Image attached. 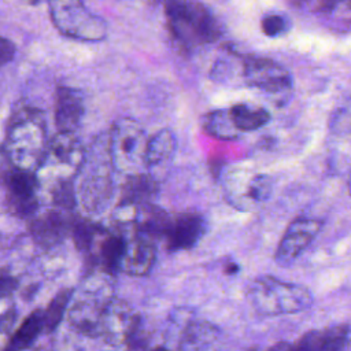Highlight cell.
<instances>
[{"label":"cell","mask_w":351,"mask_h":351,"mask_svg":"<svg viewBox=\"0 0 351 351\" xmlns=\"http://www.w3.org/2000/svg\"><path fill=\"white\" fill-rule=\"evenodd\" d=\"M48 141L44 114L38 108L23 107L11 118L3 148L14 169L34 173Z\"/></svg>","instance_id":"1"},{"label":"cell","mask_w":351,"mask_h":351,"mask_svg":"<svg viewBox=\"0 0 351 351\" xmlns=\"http://www.w3.org/2000/svg\"><path fill=\"white\" fill-rule=\"evenodd\" d=\"M112 171L107 137L100 136L85 149V158L77 174L80 182L75 199H78L85 211L97 214L107 208L114 192Z\"/></svg>","instance_id":"2"},{"label":"cell","mask_w":351,"mask_h":351,"mask_svg":"<svg viewBox=\"0 0 351 351\" xmlns=\"http://www.w3.org/2000/svg\"><path fill=\"white\" fill-rule=\"evenodd\" d=\"M169 29L185 48L215 41L221 36V25L211 11L197 1L167 0Z\"/></svg>","instance_id":"3"},{"label":"cell","mask_w":351,"mask_h":351,"mask_svg":"<svg viewBox=\"0 0 351 351\" xmlns=\"http://www.w3.org/2000/svg\"><path fill=\"white\" fill-rule=\"evenodd\" d=\"M85 148L74 133H60L53 136L34 171L38 185L48 189L73 184L82 166Z\"/></svg>","instance_id":"4"},{"label":"cell","mask_w":351,"mask_h":351,"mask_svg":"<svg viewBox=\"0 0 351 351\" xmlns=\"http://www.w3.org/2000/svg\"><path fill=\"white\" fill-rule=\"evenodd\" d=\"M148 136L132 118L117 119L107 136V149L112 169L126 177L145 173Z\"/></svg>","instance_id":"5"},{"label":"cell","mask_w":351,"mask_h":351,"mask_svg":"<svg viewBox=\"0 0 351 351\" xmlns=\"http://www.w3.org/2000/svg\"><path fill=\"white\" fill-rule=\"evenodd\" d=\"M248 300L258 313L276 315L307 308L313 302V296L302 285L282 282L271 276H263L250 285Z\"/></svg>","instance_id":"6"},{"label":"cell","mask_w":351,"mask_h":351,"mask_svg":"<svg viewBox=\"0 0 351 351\" xmlns=\"http://www.w3.org/2000/svg\"><path fill=\"white\" fill-rule=\"evenodd\" d=\"M47 1L52 23L63 36L81 41H100L106 38V22L93 14L82 0Z\"/></svg>","instance_id":"7"},{"label":"cell","mask_w":351,"mask_h":351,"mask_svg":"<svg viewBox=\"0 0 351 351\" xmlns=\"http://www.w3.org/2000/svg\"><path fill=\"white\" fill-rule=\"evenodd\" d=\"M223 189L229 203L247 208L266 200L271 192V180L262 173H252L241 166L230 167L223 174Z\"/></svg>","instance_id":"8"},{"label":"cell","mask_w":351,"mask_h":351,"mask_svg":"<svg viewBox=\"0 0 351 351\" xmlns=\"http://www.w3.org/2000/svg\"><path fill=\"white\" fill-rule=\"evenodd\" d=\"M243 78L254 88L271 95H282L291 89L289 73L277 62L266 58H250L243 63Z\"/></svg>","instance_id":"9"},{"label":"cell","mask_w":351,"mask_h":351,"mask_svg":"<svg viewBox=\"0 0 351 351\" xmlns=\"http://www.w3.org/2000/svg\"><path fill=\"white\" fill-rule=\"evenodd\" d=\"M8 195L7 204L10 210L18 217H30L38 207V182L32 171L12 169L5 182Z\"/></svg>","instance_id":"10"},{"label":"cell","mask_w":351,"mask_h":351,"mask_svg":"<svg viewBox=\"0 0 351 351\" xmlns=\"http://www.w3.org/2000/svg\"><path fill=\"white\" fill-rule=\"evenodd\" d=\"M321 229V221L314 218H298L287 228L277 252L276 259L280 265H288L296 259L300 252L314 240Z\"/></svg>","instance_id":"11"},{"label":"cell","mask_w":351,"mask_h":351,"mask_svg":"<svg viewBox=\"0 0 351 351\" xmlns=\"http://www.w3.org/2000/svg\"><path fill=\"white\" fill-rule=\"evenodd\" d=\"M176 137L171 130L160 129L148 138L145 173L156 182L166 178L176 155Z\"/></svg>","instance_id":"12"},{"label":"cell","mask_w":351,"mask_h":351,"mask_svg":"<svg viewBox=\"0 0 351 351\" xmlns=\"http://www.w3.org/2000/svg\"><path fill=\"white\" fill-rule=\"evenodd\" d=\"M204 229L206 223L202 215L184 213L173 219H169L163 236L166 237L167 248L170 251L188 250L197 243L204 233Z\"/></svg>","instance_id":"13"},{"label":"cell","mask_w":351,"mask_h":351,"mask_svg":"<svg viewBox=\"0 0 351 351\" xmlns=\"http://www.w3.org/2000/svg\"><path fill=\"white\" fill-rule=\"evenodd\" d=\"M85 112L84 96L70 86H59L55 99V123L60 133H74Z\"/></svg>","instance_id":"14"},{"label":"cell","mask_w":351,"mask_h":351,"mask_svg":"<svg viewBox=\"0 0 351 351\" xmlns=\"http://www.w3.org/2000/svg\"><path fill=\"white\" fill-rule=\"evenodd\" d=\"M71 223L60 210H51L30 222V234L36 243L51 247L64 239Z\"/></svg>","instance_id":"15"},{"label":"cell","mask_w":351,"mask_h":351,"mask_svg":"<svg viewBox=\"0 0 351 351\" xmlns=\"http://www.w3.org/2000/svg\"><path fill=\"white\" fill-rule=\"evenodd\" d=\"M158 191V182L147 173L133 174L126 177L122 188V206L148 204Z\"/></svg>","instance_id":"16"},{"label":"cell","mask_w":351,"mask_h":351,"mask_svg":"<svg viewBox=\"0 0 351 351\" xmlns=\"http://www.w3.org/2000/svg\"><path fill=\"white\" fill-rule=\"evenodd\" d=\"M232 121L239 132H251L265 126L270 121L266 108L248 103H239L229 108Z\"/></svg>","instance_id":"17"},{"label":"cell","mask_w":351,"mask_h":351,"mask_svg":"<svg viewBox=\"0 0 351 351\" xmlns=\"http://www.w3.org/2000/svg\"><path fill=\"white\" fill-rule=\"evenodd\" d=\"M43 329H44V311L34 310L21 324L18 330L10 339L4 351H23L36 340V337L41 333Z\"/></svg>","instance_id":"18"},{"label":"cell","mask_w":351,"mask_h":351,"mask_svg":"<svg viewBox=\"0 0 351 351\" xmlns=\"http://www.w3.org/2000/svg\"><path fill=\"white\" fill-rule=\"evenodd\" d=\"M154 261V247L149 241L140 237L132 244L126 243L125 255L122 259V265H125L126 270L130 273H144L149 269Z\"/></svg>","instance_id":"19"},{"label":"cell","mask_w":351,"mask_h":351,"mask_svg":"<svg viewBox=\"0 0 351 351\" xmlns=\"http://www.w3.org/2000/svg\"><path fill=\"white\" fill-rule=\"evenodd\" d=\"M203 128L208 134L221 140H233L240 134L232 121L229 110H214L206 114Z\"/></svg>","instance_id":"20"},{"label":"cell","mask_w":351,"mask_h":351,"mask_svg":"<svg viewBox=\"0 0 351 351\" xmlns=\"http://www.w3.org/2000/svg\"><path fill=\"white\" fill-rule=\"evenodd\" d=\"M126 250V241L117 234L107 236L100 247V262L108 273H114L121 267Z\"/></svg>","instance_id":"21"},{"label":"cell","mask_w":351,"mask_h":351,"mask_svg":"<svg viewBox=\"0 0 351 351\" xmlns=\"http://www.w3.org/2000/svg\"><path fill=\"white\" fill-rule=\"evenodd\" d=\"M71 289H63L52 299L48 308L44 311V329H47L48 332L56 329L66 313V307L71 299Z\"/></svg>","instance_id":"22"},{"label":"cell","mask_w":351,"mask_h":351,"mask_svg":"<svg viewBox=\"0 0 351 351\" xmlns=\"http://www.w3.org/2000/svg\"><path fill=\"white\" fill-rule=\"evenodd\" d=\"M348 326L330 328L318 336V351H347Z\"/></svg>","instance_id":"23"},{"label":"cell","mask_w":351,"mask_h":351,"mask_svg":"<svg viewBox=\"0 0 351 351\" xmlns=\"http://www.w3.org/2000/svg\"><path fill=\"white\" fill-rule=\"evenodd\" d=\"M71 232L78 250L86 251L90 248L93 237L96 234V226H93L89 221L78 219L71 223Z\"/></svg>","instance_id":"24"},{"label":"cell","mask_w":351,"mask_h":351,"mask_svg":"<svg viewBox=\"0 0 351 351\" xmlns=\"http://www.w3.org/2000/svg\"><path fill=\"white\" fill-rule=\"evenodd\" d=\"M261 27L267 37H278L288 30L289 22L284 15L269 14L262 18Z\"/></svg>","instance_id":"25"},{"label":"cell","mask_w":351,"mask_h":351,"mask_svg":"<svg viewBox=\"0 0 351 351\" xmlns=\"http://www.w3.org/2000/svg\"><path fill=\"white\" fill-rule=\"evenodd\" d=\"M318 332H310L304 335L291 351H318Z\"/></svg>","instance_id":"26"},{"label":"cell","mask_w":351,"mask_h":351,"mask_svg":"<svg viewBox=\"0 0 351 351\" xmlns=\"http://www.w3.org/2000/svg\"><path fill=\"white\" fill-rule=\"evenodd\" d=\"M16 48L12 41L5 37H0V67L10 63L15 56Z\"/></svg>","instance_id":"27"},{"label":"cell","mask_w":351,"mask_h":351,"mask_svg":"<svg viewBox=\"0 0 351 351\" xmlns=\"http://www.w3.org/2000/svg\"><path fill=\"white\" fill-rule=\"evenodd\" d=\"M16 288V280L8 273H0V299L10 296Z\"/></svg>","instance_id":"28"},{"label":"cell","mask_w":351,"mask_h":351,"mask_svg":"<svg viewBox=\"0 0 351 351\" xmlns=\"http://www.w3.org/2000/svg\"><path fill=\"white\" fill-rule=\"evenodd\" d=\"M12 165L4 151L3 147H0V184H4L10 173L12 171Z\"/></svg>","instance_id":"29"},{"label":"cell","mask_w":351,"mask_h":351,"mask_svg":"<svg viewBox=\"0 0 351 351\" xmlns=\"http://www.w3.org/2000/svg\"><path fill=\"white\" fill-rule=\"evenodd\" d=\"M341 0H321L319 1V5H318V10L319 11H325V12H329L332 11Z\"/></svg>","instance_id":"30"},{"label":"cell","mask_w":351,"mask_h":351,"mask_svg":"<svg viewBox=\"0 0 351 351\" xmlns=\"http://www.w3.org/2000/svg\"><path fill=\"white\" fill-rule=\"evenodd\" d=\"M291 344L289 343H285V341H280L277 343L276 346H273L269 351H291Z\"/></svg>","instance_id":"31"},{"label":"cell","mask_w":351,"mask_h":351,"mask_svg":"<svg viewBox=\"0 0 351 351\" xmlns=\"http://www.w3.org/2000/svg\"><path fill=\"white\" fill-rule=\"evenodd\" d=\"M239 270V267H237V265H234V263H230L228 267H226V273L229 274V273H236Z\"/></svg>","instance_id":"32"},{"label":"cell","mask_w":351,"mask_h":351,"mask_svg":"<svg viewBox=\"0 0 351 351\" xmlns=\"http://www.w3.org/2000/svg\"><path fill=\"white\" fill-rule=\"evenodd\" d=\"M303 1H306V0H292V3H293V4H302Z\"/></svg>","instance_id":"33"},{"label":"cell","mask_w":351,"mask_h":351,"mask_svg":"<svg viewBox=\"0 0 351 351\" xmlns=\"http://www.w3.org/2000/svg\"><path fill=\"white\" fill-rule=\"evenodd\" d=\"M29 1H30V3H32V4H36V3H38V1H40V0H29Z\"/></svg>","instance_id":"34"},{"label":"cell","mask_w":351,"mask_h":351,"mask_svg":"<svg viewBox=\"0 0 351 351\" xmlns=\"http://www.w3.org/2000/svg\"><path fill=\"white\" fill-rule=\"evenodd\" d=\"M155 351H167V350H165V348H162V347H159V348H156Z\"/></svg>","instance_id":"35"},{"label":"cell","mask_w":351,"mask_h":351,"mask_svg":"<svg viewBox=\"0 0 351 351\" xmlns=\"http://www.w3.org/2000/svg\"><path fill=\"white\" fill-rule=\"evenodd\" d=\"M166 1H167V0H166Z\"/></svg>","instance_id":"36"}]
</instances>
